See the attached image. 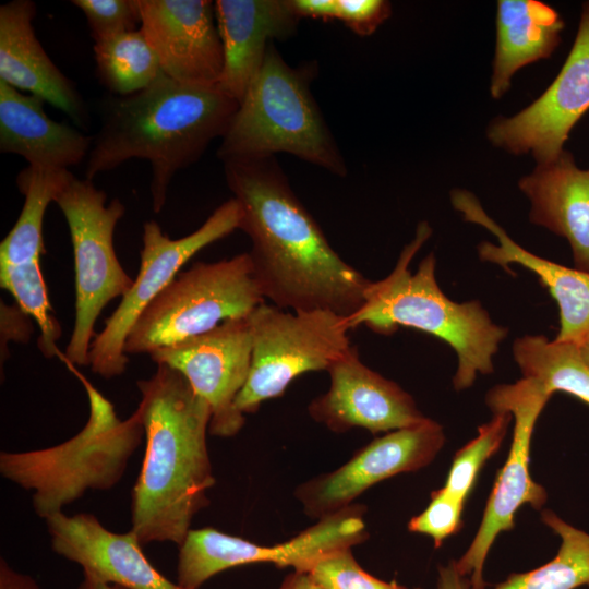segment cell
Masks as SVG:
<instances>
[{"mask_svg": "<svg viewBox=\"0 0 589 589\" xmlns=\"http://www.w3.org/2000/svg\"><path fill=\"white\" fill-rule=\"evenodd\" d=\"M224 164L264 299L288 311L356 313L371 280L348 264L292 191L275 156Z\"/></svg>", "mask_w": 589, "mask_h": 589, "instance_id": "6da1fadb", "label": "cell"}, {"mask_svg": "<svg viewBox=\"0 0 589 589\" xmlns=\"http://www.w3.org/2000/svg\"><path fill=\"white\" fill-rule=\"evenodd\" d=\"M137 407L146 438L132 492V528L140 543L180 546L215 484L206 434L212 411L188 380L166 364L139 380Z\"/></svg>", "mask_w": 589, "mask_h": 589, "instance_id": "7a4b0ae2", "label": "cell"}, {"mask_svg": "<svg viewBox=\"0 0 589 589\" xmlns=\"http://www.w3.org/2000/svg\"><path fill=\"white\" fill-rule=\"evenodd\" d=\"M238 107L218 86L180 83L163 72L137 93L107 94L99 101L100 127L85 160V179L132 158L146 159L152 208L159 213L175 175L225 135Z\"/></svg>", "mask_w": 589, "mask_h": 589, "instance_id": "3957f363", "label": "cell"}, {"mask_svg": "<svg viewBox=\"0 0 589 589\" xmlns=\"http://www.w3.org/2000/svg\"><path fill=\"white\" fill-rule=\"evenodd\" d=\"M431 233L426 221L418 225L414 238L402 249L392 273L371 281L363 304L347 322L350 329L365 325L375 333L390 335L404 326L440 338L457 354L453 385L456 390H464L472 386L479 373L493 372V357L508 330L493 323L479 301L459 303L441 290L433 252L411 273L410 262Z\"/></svg>", "mask_w": 589, "mask_h": 589, "instance_id": "277c9868", "label": "cell"}, {"mask_svg": "<svg viewBox=\"0 0 589 589\" xmlns=\"http://www.w3.org/2000/svg\"><path fill=\"white\" fill-rule=\"evenodd\" d=\"M315 72V65H289L272 43L221 137L220 160L287 153L345 177V159L310 89Z\"/></svg>", "mask_w": 589, "mask_h": 589, "instance_id": "5b68a950", "label": "cell"}, {"mask_svg": "<svg viewBox=\"0 0 589 589\" xmlns=\"http://www.w3.org/2000/svg\"><path fill=\"white\" fill-rule=\"evenodd\" d=\"M77 376L89 406L83 429L51 447L0 454L1 474L33 491V507L44 519L61 513L88 490L113 488L144 435L137 410L121 420L113 405L84 376Z\"/></svg>", "mask_w": 589, "mask_h": 589, "instance_id": "8992f818", "label": "cell"}, {"mask_svg": "<svg viewBox=\"0 0 589 589\" xmlns=\"http://www.w3.org/2000/svg\"><path fill=\"white\" fill-rule=\"evenodd\" d=\"M263 302L248 252L197 262L179 273L142 312L125 339L124 353L149 354L228 320L247 317Z\"/></svg>", "mask_w": 589, "mask_h": 589, "instance_id": "52a82bcc", "label": "cell"}, {"mask_svg": "<svg viewBox=\"0 0 589 589\" xmlns=\"http://www.w3.org/2000/svg\"><path fill=\"white\" fill-rule=\"evenodd\" d=\"M53 202L70 230L75 272V314L65 359L73 365H89L95 323L104 308L133 285L113 247L116 226L125 213L119 199L107 195L93 181L68 172Z\"/></svg>", "mask_w": 589, "mask_h": 589, "instance_id": "ba28073f", "label": "cell"}, {"mask_svg": "<svg viewBox=\"0 0 589 589\" xmlns=\"http://www.w3.org/2000/svg\"><path fill=\"white\" fill-rule=\"evenodd\" d=\"M252 360L236 398L244 416L281 396L299 375L327 371L349 348L347 317L332 311H288L263 302L248 316Z\"/></svg>", "mask_w": 589, "mask_h": 589, "instance_id": "9c48e42d", "label": "cell"}, {"mask_svg": "<svg viewBox=\"0 0 589 589\" xmlns=\"http://www.w3.org/2000/svg\"><path fill=\"white\" fill-rule=\"evenodd\" d=\"M550 398L539 383L525 377L496 385L486 393L485 402L491 411L509 412L515 424L506 461L496 476L478 531L456 560L458 572L468 578L471 589H485L483 568L489 552L501 532L515 527L518 509L529 505L540 510L548 501L545 489L532 479L529 467L536 423Z\"/></svg>", "mask_w": 589, "mask_h": 589, "instance_id": "30bf717a", "label": "cell"}, {"mask_svg": "<svg viewBox=\"0 0 589 589\" xmlns=\"http://www.w3.org/2000/svg\"><path fill=\"white\" fill-rule=\"evenodd\" d=\"M364 510V506L351 504L320 518L292 539L267 546L214 528L191 529L179 546L177 584L199 589L220 572L254 563L308 573L323 556L368 539Z\"/></svg>", "mask_w": 589, "mask_h": 589, "instance_id": "8fae6325", "label": "cell"}, {"mask_svg": "<svg viewBox=\"0 0 589 589\" xmlns=\"http://www.w3.org/2000/svg\"><path fill=\"white\" fill-rule=\"evenodd\" d=\"M240 220V205L231 197L219 205L200 228L179 239L167 237L155 220L143 225L139 274L91 344L89 365L95 374L112 378L125 371L129 358L124 353V342L142 312L192 256L239 229Z\"/></svg>", "mask_w": 589, "mask_h": 589, "instance_id": "7c38bea8", "label": "cell"}, {"mask_svg": "<svg viewBox=\"0 0 589 589\" xmlns=\"http://www.w3.org/2000/svg\"><path fill=\"white\" fill-rule=\"evenodd\" d=\"M589 110V1L582 4L572 49L554 81L512 117H495L486 128L490 143L537 164L555 159L579 119Z\"/></svg>", "mask_w": 589, "mask_h": 589, "instance_id": "4fadbf2b", "label": "cell"}, {"mask_svg": "<svg viewBox=\"0 0 589 589\" xmlns=\"http://www.w3.org/2000/svg\"><path fill=\"white\" fill-rule=\"evenodd\" d=\"M149 356L156 364L179 371L206 400L212 411L211 435L230 437L242 429L245 417L235 402L251 369L252 333L248 316L228 320Z\"/></svg>", "mask_w": 589, "mask_h": 589, "instance_id": "5bb4252c", "label": "cell"}, {"mask_svg": "<svg viewBox=\"0 0 589 589\" xmlns=\"http://www.w3.org/2000/svg\"><path fill=\"white\" fill-rule=\"evenodd\" d=\"M443 426L422 423L376 437L338 469L311 479L296 490L304 513L320 519L352 504L372 485L428 466L445 444Z\"/></svg>", "mask_w": 589, "mask_h": 589, "instance_id": "9a60e30c", "label": "cell"}, {"mask_svg": "<svg viewBox=\"0 0 589 589\" xmlns=\"http://www.w3.org/2000/svg\"><path fill=\"white\" fill-rule=\"evenodd\" d=\"M140 29L155 51L161 72L180 83L217 86L224 51L214 2L139 0Z\"/></svg>", "mask_w": 589, "mask_h": 589, "instance_id": "2e32d148", "label": "cell"}, {"mask_svg": "<svg viewBox=\"0 0 589 589\" xmlns=\"http://www.w3.org/2000/svg\"><path fill=\"white\" fill-rule=\"evenodd\" d=\"M327 372L328 390L313 399L308 410L334 432L363 428L373 434L388 433L426 420L407 392L360 360L356 346H350Z\"/></svg>", "mask_w": 589, "mask_h": 589, "instance_id": "e0dca14e", "label": "cell"}, {"mask_svg": "<svg viewBox=\"0 0 589 589\" xmlns=\"http://www.w3.org/2000/svg\"><path fill=\"white\" fill-rule=\"evenodd\" d=\"M52 550L79 564L84 576L128 589H183L147 560L135 533H115L93 515L58 513L45 519Z\"/></svg>", "mask_w": 589, "mask_h": 589, "instance_id": "ac0fdd59", "label": "cell"}, {"mask_svg": "<svg viewBox=\"0 0 589 589\" xmlns=\"http://www.w3.org/2000/svg\"><path fill=\"white\" fill-rule=\"evenodd\" d=\"M450 202L465 221L484 227L498 241V244L479 243L480 260L506 271L509 264H519L534 273L558 306L560 329L555 340L579 346L589 336V273L549 261L520 247L486 214L470 191L452 190Z\"/></svg>", "mask_w": 589, "mask_h": 589, "instance_id": "d6986e66", "label": "cell"}, {"mask_svg": "<svg viewBox=\"0 0 589 589\" xmlns=\"http://www.w3.org/2000/svg\"><path fill=\"white\" fill-rule=\"evenodd\" d=\"M214 9L224 51L217 86L240 103L272 40L292 36L301 16L291 0H216Z\"/></svg>", "mask_w": 589, "mask_h": 589, "instance_id": "ffe728a7", "label": "cell"}, {"mask_svg": "<svg viewBox=\"0 0 589 589\" xmlns=\"http://www.w3.org/2000/svg\"><path fill=\"white\" fill-rule=\"evenodd\" d=\"M35 14L36 4L31 0L0 5V80L49 103L84 125L88 119L85 103L36 37Z\"/></svg>", "mask_w": 589, "mask_h": 589, "instance_id": "44dd1931", "label": "cell"}, {"mask_svg": "<svg viewBox=\"0 0 589 589\" xmlns=\"http://www.w3.org/2000/svg\"><path fill=\"white\" fill-rule=\"evenodd\" d=\"M518 188L530 201V221L565 238L576 268L589 273V170L564 149L555 159L537 164Z\"/></svg>", "mask_w": 589, "mask_h": 589, "instance_id": "7402d4cb", "label": "cell"}, {"mask_svg": "<svg viewBox=\"0 0 589 589\" xmlns=\"http://www.w3.org/2000/svg\"><path fill=\"white\" fill-rule=\"evenodd\" d=\"M44 100L0 80V151L22 156L28 166L64 170L86 160L93 135L50 119Z\"/></svg>", "mask_w": 589, "mask_h": 589, "instance_id": "603a6c76", "label": "cell"}, {"mask_svg": "<svg viewBox=\"0 0 589 589\" xmlns=\"http://www.w3.org/2000/svg\"><path fill=\"white\" fill-rule=\"evenodd\" d=\"M495 27L490 94L497 100L508 92L517 71L552 56L561 43L564 21L542 1L500 0Z\"/></svg>", "mask_w": 589, "mask_h": 589, "instance_id": "cb8c5ba5", "label": "cell"}, {"mask_svg": "<svg viewBox=\"0 0 589 589\" xmlns=\"http://www.w3.org/2000/svg\"><path fill=\"white\" fill-rule=\"evenodd\" d=\"M513 354L522 377L536 381L551 396L564 392L589 406V366L578 346L528 335L514 341Z\"/></svg>", "mask_w": 589, "mask_h": 589, "instance_id": "d4e9b609", "label": "cell"}, {"mask_svg": "<svg viewBox=\"0 0 589 589\" xmlns=\"http://www.w3.org/2000/svg\"><path fill=\"white\" fill-rule=\"evenodd\" d=\"M69 170L23 169L16 183L24 195L20 216L0 243V263L22 264L40 260L45 253L43 223L48 205L61 188Z\"/></svg>", "mask_w": 589, "mask_h": 589, "instance_id": "484cf974", "label": "cell"}, {"mask_svg": "<svg viewBox=\"0 0 589 589\" xmlns=\"http://www.w3.org/2000/svg\"><path fill=\"white\" fill-rule=\"evenodd\" d=\"M540 517L561 539L555 556L532 570L510 574L491 589L589 587V532L570 525L551 509L542 510Z\"/></svg>", "mask_w": 589, "mask_h": 589, "instance_id": "4316f807", "label": "cell"}, {"mask_svg": "<svg viewBox=\"0 0 589 589\" xmlns=\"http://www.w3.org/2000/svg\"><path fill=\"white\" fill-rule=\"evenodd\" d=\"M94 56L97 77L112 95L137 93L161 73L158 58L140 28L94 43Z\"/></svg>", "mask_w": 589, "mask_h": 589, "instance_id": "83f0119b", "label": "cell"}, {"mask_svg": "<svg viewBox=\"0 0 589 589\" xmlns=\"http://www.w3.org/2000/svg\"><path fill=\"white\" fill-rule=\"evenodd\" d=\"M0 285L39 326L37 344L43 354L53 357L58 352L56 341L61 336V326L52 314L40 260L22 264L0 263Z\"/></svg>", "mask_w": 589, "mask_h": 589, "instance_id": "f1b7e54d", "label": "cell"}, {"mask_svg": "<svg viewBox=\"0 0 589 589\" xmlns=\"http://www.w3.org/2000/svg\"><path fill=\"white\" fill-rule=\"evenodd\" d=\"M513 417L507 411L493 412L478 434L456 452L446 481V492L466 503L485 462L500 449Z\"/></svg>", "mask_w": 589, "mask_h": 589, "instance_id": "f546056e", "label": "cell"}, {"mask_svg": "<svg viewBox=\"0 0 589 589\" xmlns=\"http://www.w3.org/2000/svg\"><path fill=\"white\" fill-rule=\"evenodd\" d=\"M308 573L323 589H408L396 580L384 581L365 572L351 548L323 556Z\"/></svg>", "mask_w": 589, "mask_h": 589, "instance_id": "4dcf8cb0", "label": "cell"}, {"mask_svg": "<svg viewBox=\"0 0 589 589\" xmlns=\"http://www.w3.org/2000/svg\"><path fill=\"white\" fill-rule=\"evenodd\" d=\"M86 17L94 43L141 26L139 0H73Z\"/></svg>", "mask_w": 589, "mask_h": 589, "instance_id": "1f68e13d", "label": "cell"}, {"mask_svg": "<svg viewBox=\"0 0 589 589\" xmlns=\"http://www.w3.org/2000/svg\"><path fill=\"white\" fill-rule=\"evenodd\" d=\"M464 507L465 502L440 488L431 493L426 508L409 520L408 530L429 536L434 546L440 548L462 528Z\"/></svg>", "mask_w": 589, "mask_h": 589, "instance_id": "d6a6232c", "label": "cell"}, {"mask_svg": "<svg viewBox=\"0 0 589 589\" xmlns=\"http://www.w3.org/2000/svg\"><path fill=\"white\" fill-rule=\"evenodd\" d=\"M392 14L385 0H332L329 20L341 21L360 36L373 34Z\"/></svg>", "mask_w": 589, "mask_h": 589, "instance_id": "836d02e7", "label": "cell"}, {"mask_svg": "<svg viewBox=\"0 0 589 589\" xmlns=\"http://www.w3.org/2000/svg\"><path fill=\"white\" fill-rule=\"evenodd\" d=\"M32 318L15 303L0 304V354L1 365L9 356L10 341L25 344L33 333Z\"/></svg>", "mask_w": 589, "mask_h": 589, "instance_id": "e575fe53", "label": "cell"}, {"mask_svg": "<svg viewBox=\"0 0 589 589\" xmlns=\"http://www.w3.org/2000/svg\"><path fill=\"white\" fill-rule=\"evenodd\" d=\"M0 589H41L33 577L11 568L0 558Z\"/></svg>", "mask_w": 589, "mask_h": 589, "instance_id": "d590c367", "label": "cell"}, {"mask_svg": "<svg viewBox=\"0 0 589 589\" xmlns=\"http://www.w3.org/2000/svg\"><path fill=\"white\" fill-rule=\"evenodd\" d=\"M436 589H471L468 578L458 572L456 560L438 567Z\"/></svg>", "mask_w": 589, "mask_h": 589, "instance_id": "8d00e7d4", "label": "cell"}, {"mask_svg": "<svg viewBox=\"0 0 589 589\" xmlns=\"http://www.w3.org/2000/svg\"><path fill=\"white\" fill-rule=\"evenodd\" d=\"M279 589H323L310 576L309 573H290L280 585Z\"/></svg>", "mask_w": 589, "mask_h": 589, "instance_id": "74e56055", "label": "cell"}, {"mask_svg": "<svg viewBox=\"0 0 589 589\" xmlns=\"http://www.w3.org/2000/svg\"><path fill=\"white\" fill-rule=\"evenodd\" d=\"M77 589H128L125 587L112 584H105L84 576Z\"/></svg>", "mask_w": 589, "mask_h": 589, "instance_id": "f35d334b", "label": "cell"}, {"mask_svg": "<svg viewBox=\"0 0 589 589\" xmlns=\"http://www.w3.org/2000/svg\"><path fill=\"white\" fill-rule=\"evenodd\" d=\"M584 362L589 366V336L578 346Z\"/></svg>", "mask_w": 589, "mask_h": 589, "instance_id": "ab89813d", "label": "cell"}, {"mask_svg": "<svg viewBox=\"0 0 589 589\" xmlns=\"http://www.w3.org/2000/svg\"><path fill=\"white\" fill-rule=\"evenodd\" d=\"M416 589H421V588H416Z\"/></svg>", "mask_w": 589, "mask_h": 589, "instance_id": "60d3db41", "label": "cell"}, {"mask_svg": "<svg viewBox=\"0 0 589 589\" xmlns=\"http://www.w3.org/2000/svg\"><path fill=\"white\" fill-rule=\"evenodd\" d=\"M589 170V169H588Z\"/></svg>", "mask_w": 589, "mask_h": 589, "instance_id": "b9f144b4", "label": "cell"}]
</instances>
